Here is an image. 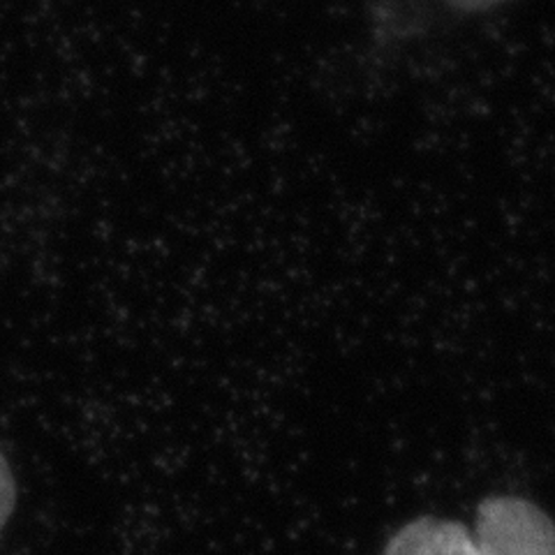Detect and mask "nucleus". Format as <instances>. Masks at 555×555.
I'll return each mask as SVG.
<instances>
[{"label": "nucleus", "mask_w": 555, "mask_h": 555, "mask_svg": "<svg viewBox=\"0 0 555 555\" xmlns=\"http://www.w3.org/2000/svg\"><path fill=\"white\" fill-rule=\"evenodd\" d=\"M447 3L461 12H489L509 3V0H447Z\"/></svg>", "instance_id": "obj_4"}, {"label": "nucleus", "mask_w": 555, "mask_h": 555, "mask_svg": "<svg viewBox=\"0 0 555 555\" xmlns=\"http://www.w3.org/2000/svg\"><path fill=\"white\" fill-rule=\"evenodd\" d=\"M475 544L479 555H555L553 520L524 498L481 502Z\"/></svg>", "instance_id": "obj_1"}, {"label": "nucleus", "mask_w": 555, "mask_h": 555, "mask_svg": "<svg viewBox=\"0 0 555 555\" xmlns=\"http://www.w3.org/2000/svg\"><path fill=\"white\" fill-rule=\"evenodd\" d=\"M16 507V483L10 470V463L0 451V528H3Z\"/></svg>", "instance_id": "obj_3"}, {"label": "nucleus", "mask_w": 555, "mask_h": 555, "mask_svg": "<svg viewBox=\"0 0 555 555\" xmlns=\"http://www.w3.org/2000/svg\"><path fill=\"white\" fill-rule=\"evenodd\" d=\"M382 555H479L475 537L461 524L416 518L398 530Z\"/></svg>", "instance_id": "obj_2"}]
</instances>
